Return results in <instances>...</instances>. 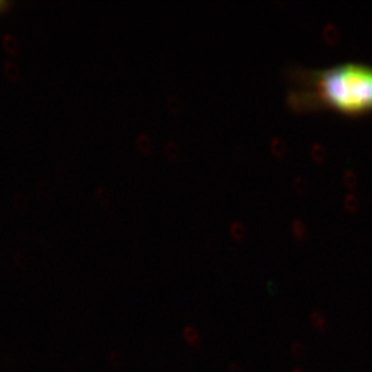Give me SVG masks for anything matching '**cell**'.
<instances>
[{"mask_svg": "<svg viewBox=\"0 0 372 372\" xmlns=\"http://www.w3.org/2000/svg\"><path fill=\"white\" fill-rule=\"evenodd\" d=\"M309 318L312 324L320 333H326L329 330V324L320 310H314V312L310 314Z\"/></svg>", "mask_w": 372, "mask_h": 372, "instance_id": "cell-3", "label": "cell"}, {"mask_svg": "<svg viewBox=\"0 0 372 372\" xmlns=\"http://www.w3.org/2000/svg\"><path fill=\"white\" fill-rule=\"evenodd\" d=\"M228 372H243L242 371V368L241 366L237 365V364H230V369H228Z\"/></svg>", "mask_w": 372, "mask_h": 372, "instance_id": "cell-7", "label": "cell"}, {"mask_svg": "<svg viewBox=\"0 0 372 372\" xmlns=\"http://www.w3.org/2000/svg\"><path fill=\"white\" fill-rule=\"evenodd\" d=\"M183 337L186 342L192 348H198L200 346L202 339L198 331L192 324L186 326L183 330Z\"/></svg>", "mask_w": 372, "mask_h": 372, "instance_id": "cell-2", "label": "cell"}, {"mask_svg": "<svg viewBox=\"0 0 372 372\" xmlns=\"http://www.w3.org/2000/svg\"><path fill=\"white\" fill-rule=\"evenodd\" d=\"M108 361L115 368H119L122 365V356L119 352H113L108 354Z\"/></svg>", "mask_w": 372, "mask_h": 372, "instance_id": "cell-6", "label": "cell"}, {"mask_svg": "<svg viewBox=\"0 0 372 372\" xmlns=\"http://www.w3.org/2000/svg\"><path fill=\"white\" fill-rule=\"evenodd\" d=\"M230 230H232V235L235 240L237 241L244 240L246 236V230L243 224H241L240 222H234L232 224Z\"/></svg>", "mask_w": 372, "mask_h": 372, "instance_id": "cell-4", "label": "cell"}, {"mask_svg": "<svg viewBox=\"0 0 372 372\" xmlns=\"http://www.w3.org/2000/svg\"><path fill=\"white\" fill-rule=\"evenodd\" d=\"M10 6V2H0V12L6 10Z\"/></svg>", "mask_w": 372, "mask_h": 372, "instance_id": "cell-8", "label": "cell"}, {"mask_svg": "<svg viewBox=\"0 0 372 372\" xmlns=\"http://www.w3.org/2000/svg\"><path fill=\"white\" fill-rule=\"evenodd\" d=\"M290 352H292V354L294 356V359L297 360H301L303 356H305V346L299 342V341H294V342L292 344V348H290Z\"/></svg>", "mask_w": 372, "mask_h": 372, "instance_id": "cell-5", "label": "cell"}, {"mask_svg": "<svg viewBox=\"0 0 372 372\" xmlns=\"http://www.w3.org/2000/svg\"><path fill=\"white\" fill-rule=\"evenodd\" d=\"M299 86L290 91L292 108H322L361 116L372 113V66L344 62L299 74Z\"/></svg>", "mask_w": 372, "mask_h": 372, "instance_id": "cell-1", "label": "cell"}, {"mask_svg": "<svg viewBox=\"0 0 372 372\" xmlns=\"http://www.w3.org/2000/svg\"><path fill=\"white\" fill-rule=\"evenodd\" d=\"M292 372H306V371H305L304 369L300 368V367H296V368H294V369H292Z\"/></svg>", "mask_w": 372, "mask_h": 372, "instance_id": "cell-10", "label": "cell"}, {"mask_svg": "<svg viewBox=\"0 0 372 372\" xmlns=\"http://www.w3.org/2000/svg\"><path fill=\"white\" fill-rule=\"evenodd\" d=\"M268 288H269V290L271 292V294H275L276 292V290H277V288H276V284H274V282H270L269 284H268Z\"/></svg>", "mask_w": 372, "mask_h": 372, "instance_id": "cell-9", "label": "cell"}]
</instances>
